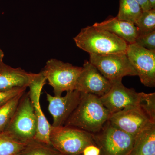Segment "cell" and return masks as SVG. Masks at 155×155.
Returning <instances> with one entry per match:
<instances>
[{
	"label": "cell",
	"instance_id": "7c38bea8",
	"mask_svg": "<svg viewBox=\"0 0 155 155\" xmlns=\"http://www.w3.org/2000/svg\"><path fill=\"white\" fill-rule=\"evenodd\" d=\"M78 79L75 90L81 93L102 96L110 89L112 83L89 61H85Z\"/></svg>",
	"mask_w": 155,
	"mask_h": 155
},
{
	"label": "cell",
	"instance_id": "f1b7e54d",
	"mask_svg": "<svg viewBox=\"0 0 155 155\" xmlns=\"http://www.w3.org/2000/svg\"><path fill=\"white\" fill-rule=\"evenodd\" d=\"M128 155H134L133 154L130 153Z\"/></svg>",
	"mask_w": 155,
	"mask_h": 155
},
{
	"label": "cell",
	"instance_id": "7a4b0ae2",
	"mask_svg": "<svg viewBox=\"0 0 155 155\" xmlns=\"http://www.w3.org/2000/svg\"><path fill=\"white\" fill-rule=\"evenodd\" d=\"M73 39L81 49L97 55L126 53L128 45L114 34L93 25L82 28Z\"/></svg>",
	"mask_w": 155,
	"mask_h": 155
},
{
	"label": "cell",
	"instance_id": "4316f807",
	"mask_svg": "<svg viewBox=\"0 0 155 155\" xmlns=\"http://www.w3.org/2000/svg\"><path fill=\"white\" fill-rule=\"evenodd\" d=\"M4 53L3 52L2 50L0 48V64L3 63V58H4Z\"/></svg>",
	"mask_w": 155,
	"mask_h": 155
},
{
	"label": "cell",
	"instance_id": "277c9868",
	"mask_svg": "<svg viewBox=\"0 0 155 155\" xmlns=\"http://www.w3.org/2000/svg\"><path fill=\"white\" fill-rule=\"evenodd\" d=\"M82 69V67L51 59L47 62L41 72L54 89L55 96L60 97L64 91L75 90Z\"/></svg>",
	"mask_w": 155,
	"mask_h": 155
},
{
	"label": "cell",
	"instance_id": "83f0119b",
	"mask_svg": "<svg viewBox=\"0 0 155 155\" xmlns=\"http://www.w3.org/2000/svg\"><path fill=\"white\" fill-rule=\"evenodd\" d=\"M152 9H155V0H148Z\"/></svg>",
	"mask_w": 155,
	"mask_h": 155
},
{
	"label": "cell",
	"instance_id": "d6986e66",
	"mask_svg": "<svg viewBox=\"0 0 155 155\" xmlns=\"http://www.w3.org/2000/svg\"><path fill=\"white\" fill-rule=\"evenodd\" d=\"M25 92L17 95L0 107V132L5 130Z\"/></svg>",
	"mask_w": 155,
	"mask_h": 155
},
{
	"label": "cell",
	"instance_id": "8992f818",
	"mask_svg": "<svg viewBox=\"0 0 155 155\" xmlns=\"http://www.w3.org/2000/svg\"><path fill=\"white\" fill-rule=\"evenodd\" d=\"M93 136L103 155H128L133 149L134 137L114 127L109 121Z\"/></svg>",
	"mask_w": 155,
	"mask_h": 155
},
{
	"label": "cell",
	"instance_id": "9c48e42d",
	"mask_svg": "<svg viewBox=\"0 0 155 155\" xmlns=\"http://www.w3.org/2000/svg\"><path fill=\"white\" fill-rule=\"evenodd\" d=\"M126 55L143 85L155 86V51H150L135 43L128 45Z\"/></svg>",
	"mask_w": 155,
	"mask_h": 155
},
{
	"label": "cell",
	"instance_id": "3957f363",
	"mask_svg": "<svg viewBox=\"0 0 155 155\" xmlns=\"http://www.w3.org/2000/svg\"><path fill=\"white\" fill-rule=\"evenodd\" d=\"M51 146L63 155H80L87 146L96 144L93 134L69 126H51Z\"/></svg>",
	"mask_w": 155,
	"mask_h": 155
},
{
	"label": "cell",
	"instance_id": "6da1fadb",
	"mask_svg": "<svg viewBox=\"0 0 155 155\" xmlns=\"http://www.w3.org/2000/svg\"><path fill=\"white\" fill-rule=\"evenodd\" d=\"M111 115L100 97L81 93L80 102L64 126L75 127L94 134L101 130Z\"/></svg>",
	"mask_w": 155,
	"mask_h": 155
},
{
	"label": "cell",
	"instance_id": "52a82bcc",
	"mask_svg": "<svg viewBox=\"0 0 155 155\" xmlns=\"http://www.w3.org/2000/svg\"><path fill=\"white\" fill-rule=\"evenodd\" d=\"M89 61L112 83L122 81L125 76H137L126 53L105 55L90 54Z\"/></svg>",
	"mask_w": 155,
	"mask_h": 155
},
{
	"label": "cell",
	"instance_id": "5bb4252c",
	"mask_svg": "<svg viewBox=\"0 0 155 155\" xmlns=\"http://www.w3.org/2000/svg\"><path fill=\"white\" fill-rule=\"evenodd\" d=\"M35 74L20 67L13 68L3 62L0 64V91L28 87Z\"/></svg>",
	"mask_w": 155,
	"mask_h": 155
},
{
	"label": "cell",
	"instance_id": "ac0fdd59",
	"mask_svg": "<svg viewBox=\"0 0 155 155\" xmlns=\"http://www.w3.org/2000/svg\"><path fill=\"white\" fill-rule=\"evenodd\" d=\"M143 10L135 0H119V13L116 18L134 24Z\"/></svg>",
	"mask_w": 155,
	"mask_h": 155
},
{
	"label": "cell",
	"instance_id": "8fae6325",
	"mask_svg": "<svg viewBox=\"0 0 155 155\" xmlns=\"http://www.w3.org/2000/svg\"><path fill=\"white\" fill-rule=\"evenodd\" d=\"M103 105L110 112L116 113L130 106L138 105L141 99V92L123 85L122 81L112 83L110 90L100 97Z\"/></svg>",
	"mask_w": 155,
	"mask_h": 155
},
{
	"label": "cell",
	"instance_id": "5b68a950",
	"mask_svg": "<svg viewBox=\"0 0 155 155\" xmlns=\"http://www.w3.org/2000/svg\"><path fill=\"white\" fill-rule=\"evenodd\" d=\"M37 121L28 93H25L8 125L7 131L22 141L28 142L35 139Z\"/></svg>",
	"mask_w": 155,
	"mask_h": 155
},
{
	"label": "cell",
	"instance_id": "9a60e30c",
	"mask_svg": "<svg viewBox=\"0 0 155 155\" xmlns=\"http://www.w3.org/2000/svg\"><path fill=\"white\" fill-rule=\"evenodd\" d=\"M93 26L114 34L128 44L135 43L138 36L137 27L133 23L119 20L113 17L102 22H96Z\"/></svg>",
	"mask_w": 155,
	"mask_h": 155
},
{
	"label": "cell",
	"instance_id": "f546056e",
	"mask_svg": "<svg viewBox=\"0 0 155 155\" xmlns=\"http://www.w3.org/2000/svg\"><path fill=\"white\" fill-rule=\"evenodd\" d=\"M153 155H155V154H153Z\"/></svg>",
	"mask_w": 155,
	"mask_h": 155
},
{
	"label": "cell",
	"instance_id": "7402d4cb",
	"mask_svg": "<svg viewBox=\"0 0 155 155\" xmlns=\"http://www.w3.org/2000/svg\"><path fill=\"white\" fill-rule=\"evenodd\" d=\"M153 122H155V93L141 92V99L138 105Z\"/></svg>",
	"mask_w": 155,
	"mask_h": 155
},
{
	"label": "cell",
	"instance_id": "484cf974",
	"mask_svg": "<svg viewBox=\"0 0 155 155\" xmlns=\"http://www.w3.org/2000/svg\"><path fill=\"white\" fill-rule=\"evenodd\" d=\"M140 5L143 11H147L152 9L148 0H135Z\"/></svg>",
	"mask_w": 155,
	"mask_h": 155
},
{
	"label": "cell",
	"instance_id": "44dd1931",
	"mask_svg": "<svg viewBox=\"0 0 155 155\" xmlns=\"http://www.w3.org/2000/svg\"><path fill=\"white\" fill-rule=\"evenodd\" d=\"M134 25L138 29V35L155 31V9L143 11Z\"/></svg>",
	"mask_w": 155,
	"mask_h": 155
},
{
	"label": "cell",
	"instance_id": "e0dca14e",
	"mask_svg": "<svg viewBox=\"0 0 155 155\" xmlns=\"http://www.w3.org/2000/svg\"><path fill=\"white\" fill-rule=\"evenodd\" d=\"M28 142L22 141L6 131L0 132V155H18Z\"/></svg>",
	"mask_w": 155,
	"mask_h": 155
},
{
	"label": "cell",
	"instance_id": "2e32d148",
	"mask_svg": "<svg viewBox=\"0 0 155 155\" xmlns=\"http://www.w3.org/2000/svg\"><path fill=\"white\" fill-rule=\"evenodd\" d=\"M130 153L134 155L155 154V123L146 127L136 136Z\"/></svg>",
	"mask_w": 155,
	"mask_h": 155
},
{
	"label": "cell",
	"instance_id": "d4e9b609",
	"mask_svg": "<svg viewBox=\"0 0 155 155\" xmlns=\"http://www.w3.org/2000/svg\"><path fill=\"white\" fill-rule=\"evenodd\" d=\"M81 154L82 155H101V149L96 144L87 146L83 150Z\"/></svg>",
	"mask_w": 155,
	"mask_h": 155
},
{
	"label": "cell",
	"instance_id": "ffe728a7",
	"mask_svg": "<svg viewBox=\"0 0 155 155\" xmlns=\"http://www.w3.org/2000/svg\"><path fill=\"white\" fill-rule=\"evenodd\" d=\"M18 155H63L52 146L45 144L35 140L28 142Z\"/></svg>",
	"mask_w": 155,
	"mask_h": 155
},
{
	"label": "cell",
	"instance_id": "ba28073f",
	"mask_svg": "<svg viewBox=\"0 0 155 155\" xmlns=\"http://www.w3.org/2000/svg\"><path fill=\"white\" fill-rule=\"evenodd\" d=\"M108 121L134 137L146 127L155 123L139 105L127 107L111 114Z\"/></svg>",
	"mask_w": 155,
	"mask_h": 155
},
{
	"label": "cell",
	"instance_id": "4fadbf2b",
	"mask_svg": "<svg viewBox=\"0 0 155 155\" xmlns=\"http://www.w3.org/2000/svg\"><path fill=\"white\" fill-rule=\"evenodd\" d=\"M64 97L53 96L46 93L48 109L53 117L52 126H63L80 102L81 93L77 90L67 92Z\"/></svg>",
	"mask_w": 155,
	"mask_h": 155
},
{
	"label": "cell",
	"instance_id": "603a6c76",
	"mask_svg": "<svg viewBox=\"0 0 155 155\" xmlns=\"http://www.w3.org/2000/svg\"><path fill=\"white\" fill-rule=\"evenodd\" d=\"M135 43L150 51H155V31L143 35H139Z\"/></svg>",
	"mask_w": 155,
	"mask_h": 155
},
{
	"label": "cell",
	"instance_id": "cb8c5ba5",
	"mask_svg": "<svg viewBox=\"0 0 155 155\" xmlns=\"http://www.w3.org/2000/svg\"><path fill=\"white\" fill-rule=\"evenodd\" d=\"M27 87H18L7 91H0V107L17 95L24 92Z\"/></svg>",
	"mask_w": 155,
	"mask_h": 155
},
{
	"label": "cell",
	"instance_id": "30bf717a",
	"mask_svg": "<svg viewBox=\"0 0 155 155\" xmlns=\"http://www.w3.org/2000/svg\"><path fill=\"white\" fill-rule=\"evenodd\" d=\"M47 79L41 72L35 74L28 85V94L33 105L37 121V128L35 139L37 141L51 145L50 132L51 126L45 116L41 107L40 99L43 87L46 83Z\"/></svg>",
	"mask_w": 155,
	"mask_h": 155
}]
</instances>
